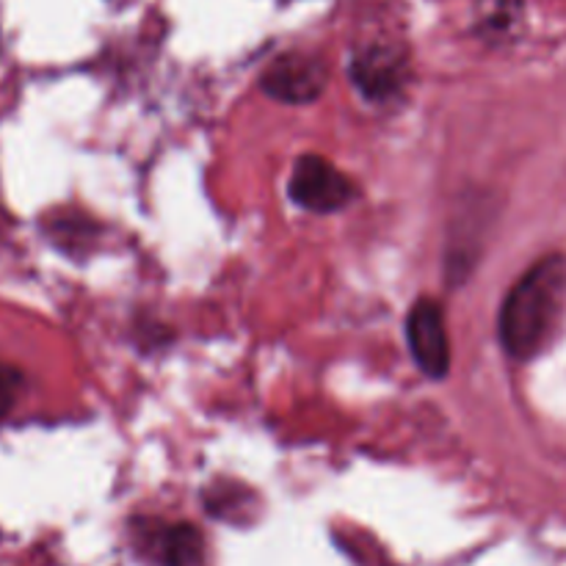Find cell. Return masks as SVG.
Segmentation results:
<instances>
[{
  "label": "cell",
  "mask_w": 566,
  "mask_h": 566,
  "mask_svg": "<svg viewBox=\"0 0 566 566\" xmlns=\"http://www.w3.org/2000/svg\"><path fill=\"white\" fill-rule=\"evenodd\" d=\"M566 307V258L539 260L506 296L501 310V340L514 359H534L562 326Z\"/></svg>",
  "instance_id": "1"
},
{
  "label": "cell",
  "mask_w": 566,
  "mask_h": 566,
  "mask_svg": "<svg viewBox=\"0 0 566 566\" xmlns=\"http://www.w3.org/2000/svg\"><path fill=\"white\" fill-rule=\"evenodd\" d=\"M287 191L298 208L313 213H335L354 199V182L321 155H304L293 166Z\"/></svg>",
  "instance_id": "2"
},
{
  "label": "cell",
  "mask_w": 566,
  "mask_h": 566,
  "mask_svg": "<svg viewBox=\"0 0 566 566\" xmlns=\"http://www.w3.org/2000/svg\"><path fill=\"white\" fill-rule=\"evenodd\" d=\"M260 86L280 103H313L326 88V66L310 53H285L271 61L260 77Z\"/></svg>",
  "instance_id": "3"
},
{
  "label": "cell",
  "mask_w": 566,
  "mask_h": 566,
  "mask_svg": "<svg viewBox=\"0 0 566 566\" xmlns=\"http://www.w3.org/2000/svg\"><path fill=\"white\" fill-rule=\"evenodd\" d=\"M407 340L412 348L415 363L423 368V374L442 379L451 368V343H448L446 315L442 307L431 298H420L412 304L407 318Z\"/></svg>",
  "instance_id": "4"
},
{
  "label": "cell",
  "mask_w": 566,
  "mask_h": 566,
  "mask_svg": "<svg viewBox=\"0 0 566 566\" xmlns=\"http://www.w3.org/2000/svg\"><path fill=\"white\" fill-rule=\"evenodd\" d=\"M352 77L368 97L385 99L407 81V61L390 44H368L354 55Z\"/></svg>",
  "instance_id": "5"
},
{
  "label": "cell",
  "mask_w": 566,
  "mask_h": 566,
  "mask_svg": "<svg viewBox=\"0 0 566 566\" xmlns=\"http://www.w3.org/2000/svg\"><path fill=\"white\" fill-rule=\"evenodd\" d=\"M147 545L160 566H205V539L193 525H166Z\"/></svg>",
  "instance_id": "6"
},
{
  "label": "cell",
  "mask_w": 566,
  "mask_h": 566,
  "mask_svg": "<svg viewBox=\"0 0 566 566\" xmlns=\"http://www.w3.org/2000/svg\"><path fill=\"white\" fill-rule=\"evenodd\" d=\"M523 17V0H479V25L484 33H503L512 31Z\"/></svg>",
  "instance_id": "7"
},
{
  "label": "cell",
  "mask_w": 566,
  "mask_h": 566,
  "mask_svg": "<svg viewBox=\"0 0 566 566\" xmlns=\"http://www.w3.org/2000/svg\"><path fill=\"white\" fill-rule=\"evenodd\" d=\"M22 376L20 370H14L11 365L0 363V418L11 412V407L17 403V396H20Z\"/></svg>",
  "instance_id": "8"
}]
</instances>
